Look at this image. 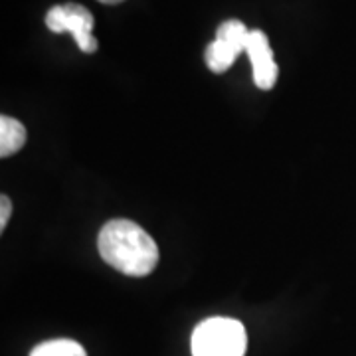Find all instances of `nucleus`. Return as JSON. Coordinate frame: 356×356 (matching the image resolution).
<instances>
[{"label": "nucleus", "instance_id": "f257e3e1", "mask_svg": "<svg viewBox=\"0 0 356 356\" xmlns=\"http://www.w3.org/2000/svg\"><path fill=\"white\" fill-rule=\"evenodd\" d=\"M97 248L105 264L131 277H145L159 264L156 242L139 224L125 218L109 220L103 226Z\"/></svg>", "mask_w": 356, "mask_h": 356}, {"label": "nucleus", "instance_id": "f03ea898", "mask_svg": "<svg viewBox=\"0 0 356 356\" xmlns=\"http://www.w3.org/2000/svg\"><path fill=\"white\" fill-rule=\"evenodd\" d=\"M248 334L240 321L212 317L192 332V356H245Z\"/></svg>", "mask_w": 356, "mask_h": 356}, {"label": "nucleus", "instance_id": "7ed1b4c3", "mask_svg": "<svg viewBox=\"0 0 356 356\" xmlns=\"http://www.w3.org/2000/svg\"><path fill=\"white\" fill-rule=\"evenodd\" d=\"M93 14L89 13L86 6L81 4H62V6H54L46 14V26L56 34H72L79 50L86 54L97 51V40L93 38Z\"/></svg>", "mask_w": 356, "mask_h": 356}, {"label": "nucleus", "instance_id": "20e7f679", "mask_svg": "<svg viewBox=\"0 0 356 356\" xmlns=\"http://www.w3.org/2000/svg\"><path fill=\"white\" fill-rule=\"evenodd\" d=\"M245 54L252 60L255 86L264 89V91L273 88L275 81H277V76H280V67H277V62L273 58V51H271L266 32H261V30H252L250 32Z\"/></svg>", "mask_w": 356, "mask_h": 356}, {"label": "nucleus", "instance_id": "39448f33", "mask_svg": "<svg viewBox=\"0 0 356 356\" xmlns=\"http://www.w3.org/2000/svg\"><path fill=\"white\" fill-rule=\"evenodd\" d=\"M26 143V129L14 117L2 115L0 117V156H13L18 153Z\"/></svg>", "mask_w": 356, "mask_h": 356}, {"label": "nucleus", "instance_id": "423d86ee", "mask_svg": "<svg viewBox=\"0 0 356 356\" xmlns=\"http://www.w3.org/2000/svg\"><path fill=\"white\" fill-rule=\"evenodd\" d=\"M238 56H240V54L234 50L229 44H226V42H222V40L218 38L214 40V42H210L206 51H204L206 65H208V70L214 72V74H224V72H228L229 67L234 65Z\"/></svg>", "mask_w": 356, "mask_h": 356}, {"label": "nucleus", "instance_id": "0eeeda50", "mask_svg": "<svg viewBox=\"0 0 356 356\" xmlns=\"http://www.w3.org/2000/svg\"><path fill=\"white\" fill-rule=\"evenodd\" d=\"M250 32H252V30H248L245 24L240 22V20H228V22L220 24V28H218L216 32V38L229 44L238 54H242V51H245V48H248Z\"/></svg>", "mask_w": 356, "mask_h": 356}, {"label": "nucleus", "instance_id": "6e6552de", "mask_svg": "<svg viewBox=\"0 0 356 356\" xmlns=\"http://www.w3.org/2000/svg\"><path fill=\"white\" fill-rule=\"evenodd\" d=\"M30 356H88L86 348L76 341L70 339H58V341H48V343L38 344Z\"/></svg>", "mask_w": 356, "mask_h": 356}, {"label": "nucleus", "instance_id": "1a4fd4ad", "mask_svg": "<svg viewBox=\"0 0 356 356\" xmlns=\"http://www.w3.org/2000/svg\"><path fill=\"white\" fill-rule=\"evenodd\" d=\"M0 210H2L0 212V229H4L8 220H10V214H13V202H10V198L6 194L0 196Z\"/></svg>", "mask_w": 356, "mask_h": 356}, {"label": "nucleus", "instance_id": "9d476101", "mask_svg": "<svg viewBox=\"0 0 356 356\" xmlns=\"http://www.w3.org/2000/svg\"><path fill=\"white\" fill-rule=\"evenodd\" d=\"M103 4H119V2H123V0H99Z\"/></svg>", "mask_w": 356, "mask_h": 356}]
</instances>
